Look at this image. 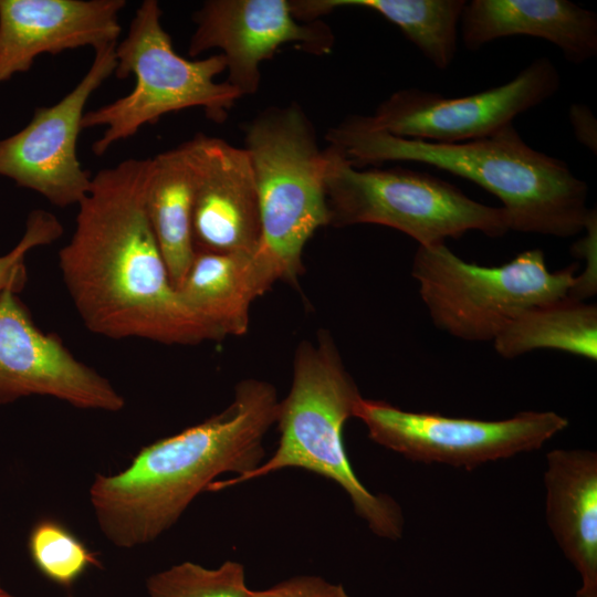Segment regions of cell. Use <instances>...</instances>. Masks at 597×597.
Wrapping results in <instances>:
<instances>
[{"instance_id": "obj_20", "label": "cell", "mask_w": 597, "mask_h": 597, "mask_svg": "<svg viewBox=\"0 0 597 597\" xmlns=\"http://www.w3.org/2000/svg\"><path fill=\"white\" fill-rule=\"evenodd\" d=\"M192 205V176L182 145L153 157L146 212L175 289L196 254Z\"/></svg>"}, {"instance_id": "obj_16", "label": "cell", "mask_w": 597, "mask_h": 597, "mask_svg": "<svg viewBox=\"0 0 597 597\" xmlns=\"http://www.w3.org/2000/svg\"><path fill=\"white\" fill-rule=\"evenodd\" d=\"M459 27L470 51L501 38L527 35L553 43L573 64L597 54L596 13L568 0L467 1Z\"/></svg>"}, {"instance_id": "obj_19", "label": "cell", "mask_w": 597, "mask_h": 597, "mask_svg": "<svg viewBox=\"0 0 597 597\" xmlns=\"http://www.w3.org/2000/svg\"><path fill=\"white\" fill-rule=\"evenodd\" d=\"M294 17L316 21L338 8L373 10L397 25L437 69L451 65L464 0H290Z\"/></svg>"}, {"instance_id": "obj_4", "label": "cell", "mask_w": 597, "mask_h": 597, "mask_svg": "<svg viewBox=\"0 0 597 597\" xmlns=\"http://www.w3.org/2000/svg\"><path fill=\"white\" fill-rule=\"evenodd\" d=\"M360 397L328 333L318 334L317 342H302L295 352L290 392L279 402L280 439L274 454L247 473L213 481L208 490L219 491L285 468L304 469L336 482L374 534L400 538L404 516L399 505L364 486L344 446L345 422Z\"/></svg>"}, {"instance_id": "obj_14", "label": "cell", "mask_w": 597, "mask_h": 597, "mask_svg": "<svg viewBox=\"0 0 597 597\" xmlns=\"http://www.w3.org/2000/svg\"><path fill=\"white\" fill-rule=\"evenodd\" d=\"M181 145L192 176L195 251L256 249L262 239L261 214L247 149L202 133Z\"/></svg>"}, {"instance_id": "obj_28", "label": "cell", "mask_w": 597, "mask_h": 597, "mask_svg": "<svg viewBox=\"0 0 597 597\" xmlns=\"http://www.w3.org/2000/svg\"><path fill=\"white\" fill-rule=\"evenodd\" d=\"M0 597H17L12 593H10L4 586L2 585L0 580Z\"/></svg>"}, {"instance_id": "obj_23", "label": "cell", "mask_w": 597, "mask_h": 597, "mask_svg": "<svg viewBox=\"0 0 597 597\" xmlns=\"http://www.w3.org/2000/svg\"><path fill=\"white\" fill-rule=\"evenodd\" d=\"M147 597H249L242 564L227 561L218 568L184 562L150 575Z\"/></svg>"}, {"instance_id": "obj_12", "label": "cell", "mask_w": 597, "mask_h": 597, "mask_svg": "<svg viewBox=\"0 0 597 597\" xmlns=\"http://www.w3.org/2000/svg\"><path fill=\"white\" fill-rule=\"evenodd\" d=\"M17 294L0 295V405L46 396L80 409L122 410L125 399L109 380L42 332Z\"/></svg>"}, {"instance_id": "obj_24", "label": "cell", "mask_w": 597, "mask_h": 597, "mask_svg": "<svg viewBox=\"0 0 597 597\" xmlns=\"http://www.w3.org/2000/svg\"><path fill=\"white\" fill-rule=\"evenodd\" d=\"M62 234L63 226L54 213L42 209L32 210L20 241L11 251L0 255V295L8 289L18 293L22 291L27 281L24 262L28 252L52 244Z\"/></svg>"}, {"instance_id": "obj_3", "label": "cell", "mask_w": 597, "mask_h": 597, "mask_svg": "<svg viewBox=\"0 0 597 597\" xmlns=\"http://www.w3.org/2000/svg\"><path fill=\"white\" fill-rule=\"evenodd\" d=\"M326 140L354 166L415 161L469 179L499 198L514 231L569 238L591 211L587 184L565 161L527 145L513 123L479 139L439 144L394 136L353 115L328 129Z\"/></svg>"}, {"instance_id": "obj_15", "label": "cell", "mask_w": 597, "mask_h": 597, "mask_svg": "<svg viewBox=\"0 0 597 597\" xmlns=\"http://www.w3.org/2000/svg\"><path fill=\"white\" fill-rule=\"evenodd\" d=\"M125 0H0V84L42 53L117 43Z\"/></svg>"}, {"instance_id": "obj_18", "label": "cell", "mask_w": 597, "mask_h": 597, "mask_svg": "<svg viewBox=\"0 0 597 597\" xmlns=\"http://www.w3.org/2000/svg\"><path fill=\"white\" fill-rule=\"evenodd\" d=\"M281 280L277 265L260 244L251 251L196 252L176 290L187 307L223 338L248 332L252 303Z\"/></svg>"}, {"instance_id": "obj_21", "label": "cell", "mask_w": 597, "mask_h": 597, "mask_svg": "<svg viewBox=\"0 0 597 597\" xmlns=\"http://www.w3.org/2000/svg\"><path fill=\"white\" fill-rule=\"evenodd\" d=\"M499 355L515 358L535 349H555L597 359V307L564 298L531 307L493 339Z\"/></svg>"}, {"instance_id": "obj_13", "label": "cell", "mask_w": 597, "mask_h": 597, "mask_svg": "<svg viewBox=\"0 0 597 597\" xmlns=\"http://www.w3.org/2000/svg\"><path fill=\"white\" fill-rule=\"evenodd\" d=\"M192 18L196 29L189 41V56L221 50L227 82L242 96L258 92L260 65L280 46L294 43L322 55L331 52L335 41L324 22L297 20L290 0H207Z\"/></svg>"}, {"instance_id": "obj_2", "label": "cell", "mask_w": 597, "mask_h": 597, "mask_svg": "<svg viewBox=\"0 0 597 597\" xmlns=\"http://www.w3.org/2000/svg\"><path fill=\"white\" fill-rule=\"evenodd\" d=\"M279 402L271 384L244 379L220 413L145 446L116 474H97L88 494L101 532L119 548L148 544L219 474L258 468Z\"/></svg>"}, {"instance_id": "obj_11", "label": "cell", "mask_w": 597, "mask_h": 597, "mask_svg": "<svg viewBox=\"0 0 597 597\" xmlns=\"http://www.w3.org/2000/svg\"><path fill=\"white\" fill-rule=\"evenodd\" d=\"M116 44L95 50L88 71L71 92L52 106L38 107L25 127L0 139V176L56 207L80 203L92 182L76 153L81 123L91 95L114 74Z\"/></svg>"}, {"instance_id": "obj_25", "label": "cell", "mask_w": 597, "mask_h": 597, "mask_svg": "<svg viewBox=\"0 0 597 597\" xmlns=\"http://www.w3.org/2000/svg\"><path fill=\"white\" fill-rule=\"evenodd\" d=\"M249 597H350L341 584L318 576H296L263 590H250Z\"/></svg>"}, {"instance_id": "obj_9", "label": "cell", "mask_w": 597, "mask_h": 597, "mask_svg": "<svg viewBox=\"0 0 597 597\" xmlns=\"http://www.w3.org/2000/svg\"><path fill=\"white\" fill-rule=\"evenodd\" d=\"M353 417L364 422L379 446L421 463L471 470L535 451L568 427L555 411H521L502 420L453 418L402 410L360 397Z\"/></svg>"}, {"instance_id": "obj_6", "label": "cell", "mask_w": 597, "mask_h": 597, "mask_svg": "<svg viewBox=\"0 0 597 597\" xmlns=\"http://www.w3.org/2000/svg\"><path fill=\"white\" fill-rule=\"evenodd\" d=\"M325 192L329 224L385 226L409 235L419 247L442 244L468 231L496 238L511 230L502 207L478 202L457 186L409 168L358 169L331 145Z\"/></svg>"}, {"instance_id": "obj_26", "label": "cell", "mask_w": 597, "mask_h": 597, "mask_svg": "<svg viewBox=\"0 0 597 597\" xmlns=\"http://www.w3.org/2000/svg\"><path fill=\"white\" fill-rule=\"evenodd\" d=\"M586 237L582 238L573 247V253L580 258H587V269L585 275H576V282L568 296L584 301V298L596 292V238H597V217L596 210H591L584 228Z\"/></svg>"}, {"instance_id": "obj_27", "label": "cell", "mask_w": 597, "mask_h": 597, "mask_svg": "<svg viewBox=\"0 0 597 597\" xmlns=\"http://www.w3.org/2000/svg\"><path fill=\"white\" fill-rule=\"evenodd\" d=\"M569 121L575 138L594 154L597 153V121L591 109L574 103L569 108Z\"/></svg>"}, {"instance_id": "obj_5", "label": "cell", "mask_w": 597, "mask_h": 597, "mask_svg": "<svg viewBox=\"0 0 597 597\" xmlns=\"http://www.w3.org/2000/svg\"><path fill=\"white\" fill-rule=\"evenodd\" d=\"M161 13L158 1H143L126 36L115 46L114 75H134L133 91L83 116L82 129L105 127L92 145L96 156H103L113 144L130 138L144 125L155 124L168 113L201 107L208 118L222 122L242 96L228 82L214 80L227 67L221 53L189 60L175 51L161 25Z\"/></svg>"}, {"instance_id": "obj_10", "label": "cell", "mask_w": 597, "mask_h": 597, "mask_svg": "<svg viewBox=\"0 0 597 597\" xmlns=\"http://www.w3.org/2000/svg\"><path fill=\"white\" fill-rule=\"evenodd\" d=\"M561 76L548 57H537L511 81L460 97L416 87L399 90L363 116L370 127L394 136L458 144L489 136L552 97Z\"/></svg>"}, {"instance_id": "obj_17", "label": "cell", "mask_w": 597, "mask_h": 597, "mask_svg": "<svg viewBox=\"0 0 597 597\" xmlns=\"http://www.w3.org/2000/svg\"><path fill=\"white\" fill-rule=\"evenodd\" d=\"M546 522L580 575L576 597H597V453L554 449L544 471Z\"/></svg>"}, {"instance_id": "obj_22", "label": "cell", "mask_w": 597, "mask_h": 597, "mask_svg": "<svg viewBox=\"0 0 597 597\" xmlns=\"http://www.w3.org/2000/svg\"><path fill=\"white\" fill-rule=\"evenodd\" d=\"M28 551L40 574L65 588L75 584L91 567L101 565L70 528L51 517L41 519L32 526Z\"/></svg>"}, {"instance_id": "obj_8", "label": "cell", "mask_w": 597, "mask_h": 597, "mask_svg": "<svg viewBox=\"0 0 597 597\" xmlns=\"http://www.w3.org/2000/svg\"><path fill=\"white\" fill-rule=\"evenodd\" d=\"M578 263L549 271L540 249L499 266L470 263L446 243L419 247L412 276L436 327L468 342H493L524 311L569 295Z\"/></svg>"}, {"instance_id": "obj_1", "label": "cell", "mask_w": 597, "mask_h": 597, "mask_svg": "<svg viewBox=\"0 0 597 597\" xmlns=\"http://www.w3.org/2000/svg\"><path fill=\"white\" fill-rule=\"evenodd\" d=\"M153 158L97 171L77 205L59 269L84 326L113 338L168 345L219 341L171 283L145 206Z\"/></svg>"}, {"instance_id": "obj_7", "label": "cell", "mask_w": 597, "mask_h": 597, "mask_svg": "<svg viewBox=\"0 0 597 597\" xmlns=\"http://www.w3.org/2000/svg\"><path fill=\"white\" fill-rule=\"evenodd\" d=\"M244 148L254 170L261 245L282 280L301 274L304 245L329 226L325 192L327 148H321L312 122L297 104L270 107L245 126Z\"/></svg>"}]
</instances>
